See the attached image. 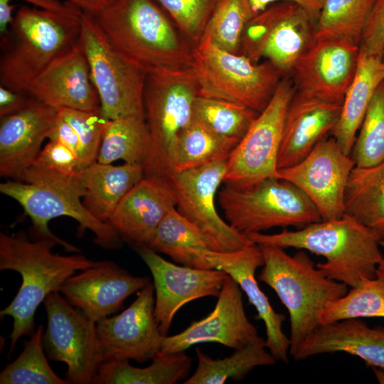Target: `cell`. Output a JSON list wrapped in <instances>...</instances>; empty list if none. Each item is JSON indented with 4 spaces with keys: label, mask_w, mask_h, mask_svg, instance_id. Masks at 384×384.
I'll return each instance as SVG.
<instances>
[{
    "label": "cell",
    "mask_w": 384,
    "mask_h": 384,
    "mask_svg": "<svg viewBox=\"0 0 384 384\" xmlns=\"http://www.w3.org/2000/svg\"><path fill=\"white\" fill-rule=\"evenodd\" d=\"M250 1L255 14L277 2L289 1L294 3L306 10L316 22L321 9L324 0H250Z\"/></svg>",
    "instance_id": "cell-47"
},
{
    "label": "cell",
    "mask_w": 384,
    "mask_h": 384,
    "mask_svg": "<svg viewBox=\"0 0 384 384\" xmlns=\"http://www.w3.org/2000/svg\"><path fill=\"white\" fill-rule=\"evenodd\" d=\"M147 247L184 266L214 269L206 257V252L212 250L207 239L176 208L161 220Z\"/></svg>",
    "instance_id": "cell-30"
},
{
    "label": "cell",
    "mask_w": 384,
    "mask_h": 384,
    "mask_svg": "<svg viewBox=\"0 0 384 384\" xmlns=\"http://www.w3.org/2000/svg\"><path fill=\"white\" fill-rule=\"evenodd\" d=\"M153 277L154 316L159 329L167 336L176 312L193 300L218 297L229 275L220 269H198L165 260L147 246H135Z\"/></svg>",
    "instance_id": "cell-16"
},
{
    "label": "cell",
    "mask_w": 384,
    "mask_h": 384,
    "mask_svg": "<svg viewBox=\"0 0 384 384\" xmlns=\"http://www.w3.org/2000/svg\"><path fill=\"white\" fill-rule=\"evenodd\" d=\"M360 52L381 58L384 50V0H375L365 21Z\"/></svg>",
    "instance_id": "cell-43"
},
{
    "label": "cell",
    "mask_w": 384,
    "mask_h": 384,
    "mask_svg": "<svg viewBox=\"0 0 384 384\" xmlns=\"http://www.w3.org/2000/svg\"><path fill=\"white\" fill-rule=\"evenodd\" d=\"M27 94L57 110L70 108L100 112L90 67L78 41L31 83Z\"/></svg>",
    "instance_id": "cell-23"
},
{
    "label": "cell",
    "mask_w": 384,
    "mask_h": 384,
    "mask_svg": "<svg viewBox=\"0 0 384 384\" xmlns=\"http://www.w3.org/2000/svg\"><path fill=\"white\" fill-rule=\"evenodd\" d=\"M257 245L307 250L326 259L316 264L329 278L356 287L375 274L384 257L380 238L370 228L344 214L338 219L310 223L297 230L246 235Z\"/></svg>",
    "instance_id": "cell-3"
},
{
    "label": "cell",
    "mask_w": 384,
    "mask_h": 384,
    "mask_svg": "<svg viewBox=\"0 0 384 384\" xmlns=\"http://www.w3.org/2000/svg\"><path fill=\"white\" fill-rule=\"evenodd\" d=\"M177 198L170 181L144 176L122 199L108 223L121 238L134 246H148Z\"/></svg>",
    "instance_id": "cell-22"
},
{
    "label": "cell",
    "mask_w": 384,
    "mask_h": 384,
    "mask_svg": "<svg viewBox=\"0 0 384 384\" xmlns=\"http://www.w3.org/2000/svg\"><path fill=\"white\" fill-rule=\"evenodd\" d=\"M244 309L242 289L230 276L225 282L213 310L179 334L164 336L157 355L184 352L202 343H218L234 350L258 337Z\"/></svg>",
    "instance_id": "cell-19"
},
{
    "label": "cell",
    "mask_w": 384,
    "mask_h": 384,
    "mask_svg": "<svg viewBox=\"0 0 384 384\" xmlns=\"http://www.w3.org/2000/svg\"><path fill=\"white\" fill-rule=\"evenodd\" d=\"M32 164L63 174L80 171L77 155L63 144L53 140H49Z\"/></svg>",
    "instance_id": "cell-44"
},
{
    "label": "cell",
    "mask_w": 384,
    "mask_h": 384,
    "mask_svg": "<svg viewBox=\"0 0 384 384\" xmlns=\"http://www.w3.org/2000/svg\"><path fill=\"white\" fill-rule=\"evenodd\" d=\"M359 45L346 38L314 40L291 75L297 91L342 105L355 76Z\"/></svg>",
    "instance_id": "cell-18"
},
{
    "label": "cell",
    "mask_w": 384,
    "mask_h": 384,
    "mask_svg": "<svg viewBox=\"0 0 384 384\" xmlns=\"http://www.w3.org/2000/svg\"><path fill=\"white\" fill-rule=\"evenodd\" d=\"M11 3L13 0H4ZM33 4L35 7L65 14L82 12L75 5L61 0H22Z\"/></svg>",
    "instance_id": "cell-48"
},
{
    "label": "cell",
    "mask_w": 384,
    "mask_h": 384,
    "mask_svg": "<svg viewBox=\"0 0 384 384\" xmlns=\"http://www.w3.org/2000/svg\"><path fill=\"white\" fill-rule=\"evenodd\" d=\"M191 68L199 96L223 100L261 112L284 74L271 62L254 63L220 49L208 38L193 46Z\"/></svg>",
    "instance_id": "cell-7"
},
{
    "label": "cell",
    "mask_w": 384,
    "mask_h": 384,
    "mask_svg": "<svg viewBox=\"0 0 384 384\" xmlns=\"http://www.w3.org/2000/svg\"><path fill=\"white\" fill-rule=\"evenodd\" d=\"M383 79L384 65L380 58L360 52L355 76L342 102L339 120L331 134L348 155L351 154L371 98Z\"/></svg>",
    "instance_id": "cell-28"
},
{
    "label": "cell",
    "mask_w": 384,
    "mask_h": 384,
    "mask_svg": "<svg viewBox=\"0 0 384 384\" xmlns=\"http://www.w3.org/2000/svg\"><path fill=\"white\" fill-rule=\"evenodd\" d=\"M375 0H324L316 21L314 39L346 38L359 45Z\"/></svg>",
    "instance_id": "cell-36"
},
{
    "label": "cell",
    "mask_w": 384,
    "mask_h": 384,
    "mask_svg": "<svg viewBox=\"0 0 384 384\" xmlns=\"http://www.w3.org/2000/svg\"><path fill=\"white\" fill-rule=\"evenodd\" d=\"M195 46L201 39L218 0H156Z\"/></svg>",
    "instance_id": "cell-42"
},
{
    "label": "cell",
    "mask_w": 384,
    "mask_h": 384,
    "mask_svg": "<svg viewBox=\"0 0 384 384\" xmlns=\"http://www.w3.org/2000/svg\"><path fill=\"white\" fill-rule=\"evenodd\" d=\"M58 110L30 96L19 111L1 117L0 176L22 181L53 127Z\"/></svg>",
    "instance_id": "cell-21"
},
{
    "label": "cell",
    "mask_w": 384,
    "mask_h": 384,
    "mask_svg": "<svg viewBox=\"0 0 384 384\" xmlns=\"http://www.w3.org/2000/svg\"><path fill=\"white\" fill-rule=\"evenodd\" d=\"M258 245L264 259L258 279L276 292L289 312L293 356L321 325L326 304L343 297L348 286L329 278L303 250L289 255L275 245Z\"/></svg>",
    "instance_id": "cell-6"
},
{
    "label": "cell",
    "mask_w": 384,
    "mask_h": 384,
    "mask_svg": "<svg viewBox=\"0 0 384 384\" xmlns=\"http://www.w3.org/2000/svg\"><path fill=\"white\" fill-rule=\"evenodd\" d=\"M198 90L191 67L146 75L144 103L150 145L145 176L167 178L171 149L178 134L193 117Z\"/></svg>",
    "instance_id": "cell-9"
},
{
    "label": "cell",
    "mask_w": 384,
    "mask_h": 384,
    "mask_svg": "<svg viewBox=\"0 0 384 384\" xmlns=\"http://www.w3.org/2000/svg\"><path fill=\"white\" fill-rule=\"evenodd\" d=\"M295 91L292 78L284 75L268 105L230 152L224 183L245 188L265 178L277 177V156L284 119Z\"/></svg>",
    "instance_id": "cell-12"
},
{
    "label": "cell",
    "mask_w": 384,
    "mask_h": 384,
    "mask_svg": "<svg viewBox=\"0 0 384 384\" xmlns=\"http://www.w3.org/2000/svg\"><path fill=\"white\" fill-rule=\"evenodd\" d=\"M379 244L384 249V236L380 240Z\"/></svg>",
    "instance_id": "cell-51"
},
{
    "label": "cell",
    "mask_w": 384,
    "mask_h": 384,
    "mask_svg": "<svg viewBox=\"0 0 384 384\" xmlns=\"http://www.w3.org/2000/svg\"><path fill=\"white\" fill-rule=\"evenodd\" d=\"M372 369L379 383L384 384V368L373 366Z\"/></svg>",
    "instance_id": "cell-50"
},
{
    "label": "cell",
    "mask_w": 384,
    "mask_h": 384,
    "mask_svg": "<svg viewBox=\"0 0 384 384\" xmlns=\"http://www.w3.org/2000/svg\"><path fill=\"white\" fill-rule=\"evenodd\" d=\"M43 326L40 324L14 361L0 373L1 384H69L50 366L43 345Z\"/></svg>",
    "instance_id": "cell-38"
},
{
    "label": "cell",
    "mask_w": 384,
    "mask_h": 384,
    "mask_svg": "<svg viewBox=\"0 0 384 384\" xmlns=\"http://www.w3.org/2000/svg\"><path fill=\"white\" fill-rule=\"evenodd\" d=\"M346 353L368 366L384 368V327H369L360 318L321 324L292 356L301 361L320 354Z\"/></svg>",
    "instance_id": "cell-26"
},
{
    "label": "cell",
    "mask_w": 384,
    "mask_h": 384,
    "mask_svg": "<svg viewBox=\"0 0 384 384\" xmlns=\"http://www.w3.org/2000/svg\"><path fill=\"white\" fill-rule=\"evenodd\" d=\"M383 65H384V50H383V52L382 53V55H381V58H380Z\"/></svg>",
    "instance_id": "cell-52"
},
{
    "label": "cell",
    "mask_w": 384,
    "mask_h": 384,
    "mask_svg": "<svg viewBox=\"0 0 384 384\" xmlns=\"http://www.w3.org/2000/svg\"><path fill=\"white\" fill-rule=\"evenodd\" d=\"M315 21L299 5L279 1L256 14L243 31L238 54L271 62L289 75L314 41Z\"/></svg>",
    "instance_id": "cell-11"
},
{
    "label": "cell",
    "mask_w": 384,
    "mask_h": 384,
    "mask_svg": "<svg viewBox=\"0 0 384 384\" xmlns=\"http://www.w3.org/2000/svg\"><path fill=\"white\" fill-rule=\"evenodd\" d=\"M235 146L209 129L194 115L176 138L167 164V178L175 172L228 159Z\"/></svg>",
    "instance_id": "cell-33"
},
{
    "label": "cell",
    "mask_w": 384,
    "mask_h": 384,
    "mask_svg": "<svg viewBox=\"0 0 384 384\" xmlns=\"http://www.w3.org/2000/svg\"><path fill=\"white\" fill-rule=\"evenodd\" d=\"M154 287L150 283L122 313L96 323L103 361L133 360L144 363L156 356L163 336L154 316Z\"/></svg>",
    "instance_id": "cell-17"
},
{
    "label": "cell",
    "mask_w": 384,
    "mask_h": 384,
    "mask_svg": "<svg viewBox=\"0 0 384 384\" xmlns=\"http://www.w3.org/2000/svg\"><path fill=\"white\" fill-rule=\"evenodd\" d=\"M58 112L74 128L80 141L78 164L80 171L97 161L107 120L100 112L60 108Z\"/></svg>",
    "instance_id": "cell-41"
},
{
    "label": "cell",
    "mask_w": 384,
    "mask_h": 384,
    "mask_svg": "<svg viewBox=\"0 0 384 384\" xmlns=\"http://www.w3.org/2000/svg\"><path fill=\"white\" fill-rule=\"evenodd\" d=\"M150 145L145 119L135 117L107 120L97 161L112 164L118 160L144 167Z\"/></svg>",
    "instance_id": "cell-34"
},
{
    "label": "cell",
    "mask_w": 384,
    "mask_h": 384,
    "mask_svg": "<svg viewBox=\"0 0 384 384\" xmlns=\"http://www.w3.org/2000/svg\"><path fill=\"white\" fill-rule=\"evenodd\" d=\"M60 242L52 238L30 240L23 230L0 233V270L20 274L22 282L11 302L0 311L13 319L9 354L23 336L35 331L34 315L52 292L59 290L71 276L95 265L96 261L77 252L60 255L52 252Z\"/></svg>",
    "instance_id": "cell-1"
},
{
    "label": "cell",
    "mask_w": 384,
    "mask_h": 384,
    "mask_svg": "<svg viewBox=\"0 0 384 384\" xmlns=\"http://www.w3.org/2000/svg\"><path fill=\"white\" fill-rule=\"evenodd\" d=\"M192 358L183 352L156 355L145 368L129 364V361H103L97 370L95 384H175L190 373Z\"/></svg>",
    "instance_id": "cell-31"
},
{
    "label": "cell",
    "mask_w": 384,
    "mask_h": 384,
    "mask_svg": "<svg viewBox=\"0 0 384 384\" xmlns=\"http://www.w3.org/2000/svg\"><path fill=\"white\" fill-rule=\"evenodd\" d=\"M81 176L84 206L97 219L108 223L122 199L145 173L141 164L113 166L96 161L82 170Z\"/></svg>",
    "instance_id": "cell-27"
},
{
    "label": "cell",
    "mask_w": 384,
    "mask_h": 384,
    "mask_svg": "<svg viewBox=\"0 0 384 384\" xmlns=\"http://www.w3.org/2000/svg\"><path fill=\"white\" fill-rule=\"evenodd\" d=\"M350 156L358 166L384 160V79L371 98Z\"/></svg>",
    "instance_id": "cell-40"
},
{
    "label": "cell",
    "mask_w": 384,
    "mask_h": 384,
    "mask_svg": "<svg viewBox=\"0 0 384 384\" xmlns=\"http://www.w3.org/2000/svg\"><path fill=\"white\" fill-rule=\"evenodd\" d=\"M78 43L89 65L91 78L106 120L145 119L146 73L125 60L112 46L95 17L82 12Z\"/></svg>",
    "instance_id": "cell-10"
},
{
    "label": "cell",
    "mask_w": 384,
    "mask_h": 384,
    "mask_svg": "<svg viewBox=\"0 0 384 384\" xmlns=\"http://www.w3.org/2000/svg\"><path fill=\"white\" fill-rule=\"evenodd\" d=\"M341 105L296 90L284 119L277 169L298 164L331 134L339 120Z\"/></svg>",
    "instance_id": "cell-25"
},
{
    "label": "cell",
    "mask_w": 384,
    "mask_h": 384,
    "mask_svg": "<svg viewBox=\"0 0 384 384\" xmlns=\"http://www.w3.org/2000/svg\"><path fill=\"white\" fill-rule=\"evenodd\" d=\"M82 171L63 174L31 165L23 173L22 181L8 180L0 184V192L17 201L30 217L40 238L58 240L69 252L80 250L55 235L49 222L55 218L68 216L78 222L82 230L91 231L94 242L107 250L122 246V238L110 224L94 217L84 206L85 189Z\"/></svg>",
    "instance_id": "cell-4"
},
{
    "label": "cell",
    "mask_w": 384,
    "mask_h": 384,
    "mask_svg": "<svg viewBox=\"0 0 384 384\" xmlns=\"http://www.w3.org/2000/svg\"><path fill=\"white\" fill-rule=\"evenodd\" d=\"M218 198L228 223L245 235L276 227L302 228L323 220L302 190L277 177L245 188L225 183Z\"/></svg>",
    "instance_id": "cell-8"
},
{
    "label": "cell",
    "mask_w": 384,
    "mask_h": 384,
    "mask_svg": "<svg viewBox=\"0 0 384 384\" xmlns=\"http://www.w3.org/2000/svg\"><path fill=\"white\" fill-rule=\"evenodd\" d=\"M266 348L265 340L260 336L224 358H212L196 348L197 367L183 383L223 384L230 378L242 380L255 367L277 363V359Z\"/></svg>",
    "instance_id": "cell-32"
},
{
    "label": "cell",
    "mask_w": 384,
    "mask_h": 384,
    "mask_svg": "<svg viewBox=\"0 0 384 384\" xmlns=\"http://www.w3.org/2000/svg\"><path fill=\"white\" fill-rule=\"evenodd\" d=\"M81 14L20 7L9 32L1 38V86L27 94L31 83L78 43Z\"/></svg>",
    "instance_id": "cell-5"
},
{
    "label": "cell",
    "mask_w": 384,
    "mask_h": 384,
    "mask_svg": "<svg viewBox=\"0 0 384 384\" xmlns=\"http://www.w3.org/2000/svg\"><path fill=\"white\" fill-rule=\"evenodd\" d=\"M48 139L60 142L69 148L78 158L80 151L78 136L74 128L58 112Z\"/></svg>",
    "instance_id": "cell-45"
},
{
    "label": "cell",
    "mask_w": 384,
    "mask_h": 384,
    "mask_svg": "<svg viewBox=\"0 0 384 384\" xmlns=\"http://www.w3.org/2000/svg\"><path fill=\"white\" fill-rule=\"evenodd\" d=\"M228 159L171 174L177 210L206 237L213 251L233 252L252 242L226 223L217 212L215 198L223 183Z\"/></svg>",
    "instance_id": "cell-14"
},
{
    "label": "cell",
    "mask_w": 384,
    "mask_h": 384,
    "mask_svg": "<svg viewBox=\"0 0 384 384\" xmlns=\"http://www.w3.org/2000/svg\"><path fill=\"white\" fill-rule=\"evenodd\" d=\"M255 15L250 0H218L201 39L208 38L220 49L238 54L245 27Z\"/></svg>",
    "instance_id": "cell-39"
},
{
    "label": "cell",
    "mask_w": 384,
    "mask_h": 384,
    "mask_svg": "<svg viewBox=\"0 0 384 384\" xmlns=\"http://www.w3.org/2000/svg\"><path fill=\"white\" fill-rule=\"evenodd\" d=\"M94 17L114 49L146 75L191 66L193 46L154 0H114Z\"/></svg>",
    "instance_id": "cell-2"
},
{
    "label": "cell",
    "mask_w": 384,
    "mask_h": 384,
    "mask_svg": "<svg viewBox=\"0 0 384 384\" xmlns=\"http://www.w3.org/2000/svg\"><path fill=\"white\" fill-rule=\"evenodd\" d=\"M30 95L0 86V117L17 112L26 104Z\"/></svg>",
    "instance_id": "cell-46"
},
{
    "label": "cell",
    "mask_w": 384,
    "mask_h": 384,
    "mask_svg": "<svg viewBox=\"0 0 384 384\" xmlns=\"http://www.w3.org/2000/svg\"><path fill=\"white\" fill-rule=\"evenodd\" d=\"M70 2L82 11L95 16L114 0H64Z\"/></svg>",
    "instance_id": "cell-49"
},
{
    "label": "cell",
    "mask_w": 384,
    "mask_h": 384,
    "mask_svg": "<svg viewBox=\"0 0 384 384\" xmlns=\"http://www.w3.org/2000/svg\"><path fill=\"white\" fill-rule=\"evenodd\" d=\"M206 257L214 269L225 271L238 284L249 302L255 308L258 319L264 322L266 347L277 361L287 363L290 339L282 330V324L286 317L274 310L255 277L257 269L264 265L260 246L252 242L233 252L210 250L206 252Z\"/></svg>",
    "instance_id": "cell-24"
},
{
    "label": "cell",
    "mask_w": 384,
    "mask_h": 384,
    "mask_svg": "<svg viewBox=\"0 0 384 384\" xmlns=\"http://www.w3.org/2000/svg\"><path fill=\"white\" fill-rule=\"evenodd\" d=\"M43 303L47 327L43 345L47 357L67 365L71 383H94L102 363L96 323L73 308L58 290Z\"/></svg>",
    "instance_id": "cell-13"
},
{
    "label": "cell",
    "mask_w": 384,
    "mask_h": 384,
    "mask_svg": "<svg viewBox=\"0 0 384 384\" xmlns=\"http://www.w3.org/2000/svg\"><path fill=\"white\" fill-rule=\"evenodd\" d=\"M355 166L351 156L328 136L298 164L277 169V178L298 187L317 207L322 220H331L345 214V189Z\"/></svg>",
    "instance_id": "cell-15"
},
{
    "label": "cell",
    "mask_w": 384,
    "mask_h": 384,
    "mask_svg": "<svg viewBox=\"0 0 384 384\" xmlns=\"http://www.w3.org/2000/svg\"><path fill=\"white\" fill-rule=\"evenodd\" d=\"M384 318V257L373 278L351 290L341 298L326 304L320 318L321 324L351 319Z\"/></svg>",
    "instance_id": "cell-35"
},
{
    "label": "cell",
    "mask_w": 384,
    "mask_h": 384,
    "mask_svg": "<svg viewBox=\"0 0 384 384\" xmlns=\"http://www.w3.org/2000/svg\"><path fill=\"white\" fill-rule=\"evenodd\" d=\"M258 112L226 100L198 96L193 115L215 134L236 146Z\"/></svg>",
    "instance_id": "cell-37"
},
{
    "label": "cell",
    "mask_w": 384,
    "mask_h": 384,
    "mask_svg": "<svg viewBox=\"0 0 384 384\" xmlns=\"http://www.w3.org/2000/svg\"><path fill=\"white\" fill-rule=\"evenodd\" d=\"M345 214L384 236V160L372 166H355L345 189Z\"/></svg>",
    "instance_id": "cell-29"
},
{
    "label": "cell",
    "mask_w": 384,
    "mask_h": 384,
    "mask_svg": "<svg viewBox=\"0 0 384 384\" xmlns=\"http://www.w3.org/2000/svg\"><path fill=\"white\" fill-rule=\"evenodd\" d=\"M149 277H136L110 260L70 277L60 287L65 299L86 318L97 323L118 311L125 299L150 284Z\"/></svg>",
    "instance_id": "cell-20"
}]
</instances>
